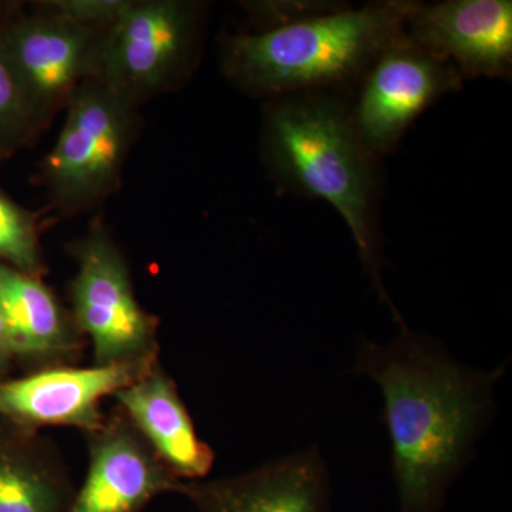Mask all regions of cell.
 Listing matches in <instances>:
<instances>
[{
  "label": "cell",
  "mask_w": 512,
  "mask_h": 512,
  "mask_svg": "<svg viewBox=\"0 0 512 512\" xmlns=\"http://www.w3.org/2000/svg\"><path fill=\"white\" fill-rule=\"evenodd\" d=\"M357 372L382 389L402 512H441L448 487L483 429L503 369L461 366L406 326L389 345L367 342Z\"/></svg>",
  "instance_id": "1"
},
{
  "label": "cell",
  "mask_w": 512,
  "mask_h": 512,
  "mask_svg": "<svg viewBox=\"0 0 512 512\" xmlns=\"http://www.w3.org/2000/svg\"><path fill=\"white\" fill-rule=\"evenodd\" d=\"M264 153L284 187L329 202L342 215L380 298L402 320L380 279L376 228L377 161L357 134L352 107L338 92L291 94L266 106Z\"/></svg>",
  "instance_id": "2"
},
{
  "label": "cell",
  "mask_w": 512,
  "mask_h": 512,
  "mask_svg": "<svg viewBox=\"0 0 512 512\" xmlns=\"http://www.w3.org/2000/svg\"><path fill=\"white\" fill-rule=\"evenodd\" d=\"M404 2L356 9H312L225 42L224 69L258 96L336 92L359 83L384 47L403 33Z\"/></svg>",
  "instance_id": "3"
},
{
  "label": "cell",
  "mask_w": 512,
  "mask_h": 512,
  "mask_svg": "<svg viewBox=\"0 0 512 512\" xmlns=\"http://www.w3.org/2000/svg\"><path fill=\"white\" fill-rule=\"evenodd\" d=\"M136 107L99 74L74 93L43 164L50 200L60 211L90 210L119 188L137 131Z\"/></svg>",
  "instance_id": "4"
},
{
  "label": "cell",
  "mask_w": 512,
  "mask_h": 512,
  "mask_svg": "<svg viewBox=\"0 0 512 512\" xmlns=\"http://www.w3.org/2000/svg\"><path fill=\"white\" fill-rule=\"evenodd\" d=\"M72 319L93 349L94 365L157 357L158 319L138 302L123 252L101 224L70 245Z\"/></svg>",
  "instance_id": "5"
},
{
  "label": "cell",
  "mask_w": 512,
  "mask_h": 512,
  "mask_svg": "<svg viewBox=\"0 0 512 512\" xmlns=\"http://www.w3.org/2000/svg\"><path fill=\"white\" fill-rule=\"evenodd\" d=\"M200 32L195 3L131 0L107 33L99 76L133 103L173 87L192 63Z\"/></svg>",
  "instance_id": "6"
},
{
  "label": "cell",
  "mask_w": 512,
  "mask_h": 512,
  "mask_svg": "<svg viewBox=\"0 0 512 512\" xmlns=\"http://www.w3.org/2000/svg\"><path fill=\"white\" fill-rule=\"evenodd\" d=\"M109 29L46 9L0 28L3 55L40 126L66 109L79 87L99 74Z\"/></svg>",
  "instance_id": "7"
},
{
  "label": "cell",
  "mask_w": 512,
  "mask_h": 512,
  "mask_svg": "<svg viewBox=\"0 0 512 512\" xmlns=\"http://www.w3.org/2000/svg\"><path fill=\"white\" fill-rule=\"evenodd\" d=\"M453 64L431 55L404 32L376 57L360 79L352 107L357 134L376 158L392 153L420 114L460 89Z\"/></svg>",
  "instance_id": "8"
},
{
  "label": "cell",
  "mask_w": 512,
  "mask_h": 512,
  "mask_svg": "<svg viewBox=\"0 0 512 512\" xmlns=\"http://www.w3.org/2000/svg\"><path fill=\"white\" fill-rule=\"evenodd\" d=\"M158 362L157 356L114 365L47 366L18 379L3 380L0 417L33 431L60 426L90 433L106 419L101 402L147 375Z\"/></svg>",
  "instance_id": "9"
},
{
  "label": "cell",
  "mask_w": 512,
  "mask_h": 512,
  "mask_svg": "<svg viewBox=\"0 0 512 512\" xmlns=\"http://www.w3.org/2000/svg\"><path fill=\"white\" fill-rule=\"evenodd\" d=\"M404 35L453 64L463 79H507L512 67L510 0L404 2Z\"/></svg>",
  "instance_id": "10"
},
{
  "label": "cell",
  "mask_w": 512,
  "mask_h": 512,
  "mask_svg": "<svg viewBox=\"0 0 512 512\" xmlns=\"http://www.w3.org/2000/svg\"><path fill=\"white\" fill-rule=\"evenodd\" d=\"M89 468L69 512H143L181 480L168 470L120 409L86 434Z\"/></svg>",
  "instance_id": "11"
},
{
  "label": "cell",
  "mask_w": 512,
  "mask_h": 512,
  "mask_svg": "<svg viewBox=\"0 0 512 512\" xmlns=\"http://www.w3.org/2000/svg\"><path fill=\"white\" fill-rule=\"evenodd\" d=\"M175 494L197 512H332L328 471L315 450L239 476L181 481Z\"/></svg>",
  "instance_id": "12"
},
{
  "label": "cell",
  "mask_w": 512,
  "mask_h": 512,
  "mask_svg": "<svg viewBox=\"0 0 512 512\" xmlns=\"http://www.w3.org/2000/svg\"><path fill=\"white\" fill-rule=\"evenodd\" d=\"M113 397L117 409L178 480L207 478L214 467V451L198 437L177 384L160 362Z\"/></svg>",
  "instance_id": "13"
},
{
  "label": "cell",
  "mask_w": 512,
  "mask_h": 512,
  "mask_svg": "<svg viewBox=\"0 0 512 512\" xmlns=\"http://www.w3.org/2000/svg\"><path fill=\"white\" fill-rule=\"evenodd\" d=\"M0 313L13 359L43 367L66 365L83 349L72 315L42 278L0 261Z\"/></svg>",
  "instance_id": "14"
},
{
  "label": "cell",
  "mask_w": 512,
  "mask_h": 512,
  "mask_svg": "<svg viewBox=\"0 0 512 512\" xmlns=\"http://www.w3.org/2000/svg\"><path fill=\"white\" fill-rule=\"evenodd\" d=\"M74 494L49 441L16 424L0 427V512H69Z\"/></svg>",
  "instance_id": "15"
},
{
  "label": "cell",
  "mask_w": 512,
  "mask_h": 512,
  "mask_svg": "<svg viewBox=\"0 0 512 512\" xmlns=\"http://www.w3.org/2000/svg\"><path fill=\"white\" fill-rule=\"evenodd\" d=\"M0 261L42 278L47 269L39 241L37 215L0 191Z\"/></svg>",
  "instance_id": "16"
},
{
  "label": "cell",
  "mask_w": 512,
  "mask_h": 512,
  "mask_svg": "<svg viewBox=\"0 0 512 512\" xmlns=\"http://www.w3.org/2000/svg\"><path fill=\"white\" fill-rule=\"evenodd\" d=\"M40 128L0 47V157L25 146Z\"/></svg>",
  "instance_id": "17"
},
{
  "label": "cell",
  "mask_w": 512,
  "mask_h": 512,
  "mask_svg": "<svg viewBox=\"0 0 512 512\" xmlns=\"http://www.w3.org/2000/svg\"><path fill=\"white\" fill-rule=\"evenodd\" d=\"M130 3L131 0H59L42 8L82 25L111 28Z\"/></svg>",
  "instance_id": "18"
},
{
  "label": "cell",
  "mask_w": 512,
  "mask_h": 512,
  "mask_svg": "<svg viewBox=\"0 0 512 512\" xmlns=\"http://www.w3.org/2000/svg\"><path fill=\"white\" fill-rule=\"evenodd\" d=\"M12 360L13 355L12 352H10L5 323H3L2 313H0V373H3L8 369Z\"/></svg>",
  "instance_id": "19"
}]
</instances>
